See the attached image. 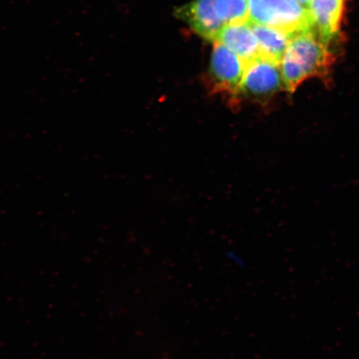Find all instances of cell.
Instances as JSON below:
<instances>
[{
	"label": "cell",
	"instance_id": "obj_1",
	"mask_svg": "<svg viewBox=\"0 0 359 359\" xmlns=\"http://www.w3.org/2000/svg\"><path fill=\"white\" fill-rule=\"evenodd\" d=\"M334 61L330 45L323 41L313 29L295 34L280 64L285 89L294 93L305 80L313 77L327 82Z\"/></svg>",
	"mask_w": 359,
	"mask_h": 359
},
{
	"label": "cell",
	"instance_id": "obj_2",
	"mask_svg": "<svg viewBox=\"0 0 359 359\" xmlns=\"http://www.w3.org/2000/svg\"><path fill=\"white\" fill-rule=\"evenodd\" d=\"M249 21L292 37L313 29L311 13L299 0H249Z\"/></svg>",
	"mask_w": 359,
	"mask_h": 359
},
{
	"label": "cell",
	"instance_id": "obj_3",
	"mask_svg": "<svg viewBox=\"0 0 359 359\" xmlns=\"http://www.w3.org/2000/svg\"><path fill=\"white\" fill-rule=\"evenodd\" d=\"M285 88L280 62L259 55L247 62L239 92L253 98H266Z\"/></svg>",
	"mask_w": 359,
	"mask_h": 359
},
{
	"label": "cell",
	"instance_id": "obj_4",
	"mask_svg": "<svg viewBox=\"0 0 359 359\" xmlns=\"http://www.w3.org/2000/svg\"><path fill=\"white\" fill-rule=\"evenodd\" d=\"M245 62L221 43L214 42L210 75L215 87L222 92L237 95Z\"/></svg>",
	"mask_w": 359,
	"mask_h": 359
},
{
	"label": "cell",
	"instance_id": "obj_5",
	"mask_svg": "<svg viewBox=\"0 0 359 359\" xmlns=\"http://www.w3.org/2000/svg\"><path fill=\"white\" fill-rule=\"evenodd\" d=\"M215 0H194L178 8L175 15L186 22L201 37L215 42L223 27L215 12Z\"/></svg>",
	"mask_w": 359,
	"mask_h": 359
},
{
	"label": "cell",
	"instance_id": "obj_6",
	"mask_svg": "<svg viewBox=\"0 0 359 359\" xmlns=\"http://www.w3.org/2000/svg\"><path fill=\"white\" fill-rule=\"evenodd\" d=\"M346 0H309L313 29L323 41L331 45L339 36Z\"/></svg>",
	"mask_w": 359,
	"mask_h": 359
},
{
	"label": "cell",
	"instance_id": "obj_7",
	"mask_svg": "<svg viewBox=\"0 0 359 359\" xmlns=\"http://www.w3.org/2000/svg\"><path fill=\"white\" fill-rule=\"evenodd\" d=\"M215 42L222 43L245 62L260 55L257 39L249 22L223 26Z\"/></svg>",
	"mask_w": 359,
	"mask_h": 359
},
{
	"label": "cell",
	"instance_id": "obj_8",
	"mask_svg": "<svg viewBox=\"0 0 359 359\" xmlns=\"http://www.w3.org/2000/svg\"><path fill=\"white\" fill-rule=\"evenodd\" d=\"M248 22L257 39L260 55L271 58L280 64L292 36L271 27Z\"/></svg>",
	"mask_w": 359,
	"mask_h": 359
},
{
	"label": "cell",
	"instance_id": "obj_9",
	"mask_svg": "<svg viewBox=\"0 0 359 359\" xmlns=\"http://www.w3.org/2000/svg\"><path fill=\"white\" fill-rule=\"evenodd\" d=\"M215 8L224 24L249 21V0H215Z\"/></svg>",
	"mask_w": 359,
	"mask_h": 359
},
{
	"label": "cell",
	"instance_id": "obj_10",
	"mask_svg": "<svg viewBox=\"0 0 359 359\" xmlns=\"http://www.w3.org/2000/svg\"><path fill=\"white\" fill-rule=\"evenodd\" d=\"M299 2L302 3L304 6H306L307 8L309 0H299Z\"/></svg>",
	"mask_w": 359,
	"mask_h": 359
}]
</instances>
